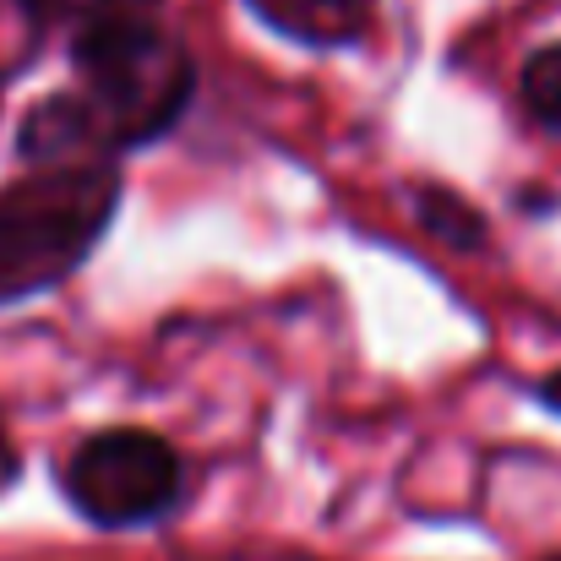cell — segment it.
<instances>
[{"instance_id": "cell-6", "label": "cell", "mask_w": 561, "mask_h": 561, "mask_svg": "<svg viewBox=\"0 0 561 561\" xmlns=\"http://www.w3.org/2000/svg\"><path fill=\"white\" fill-rule=\"evenodd\" d=\"M420 224L436 234V240H447V245H480V218L453 196V191H420Z\"/></svg>"}, {"instance_id": "cell-4", "label": "cell", "mask_w": 561, "mask_h": 561, "mask_svg": "<svg viewBox=\"0 0 561 561\" xmlns=\"http://www.w3.org/2000/svg\"><path fill=\"white\" fill-rule=\"evenodd\" d=\"M262 22L300 44H350L371 22V0H251Z\"/></svg>"}, {"instance_id": "cell-5", "label": "cell", "mask_w": 561, "mask_h": 561, "mask_svg": "<svg viewBox=\"0 0 561 561\" xmlns=\"http://www.w3.org/2000/svg\"><path fill=\"white\" fill-rule=\"evenodd\" d=\"M524 104H529V115L546 131L561 137V44H546V49L529 55V66H524Z\"/></svg>"}, {"instance_id": "cell-3", "label": "cell", "mask_w": 561, "mask_h": 561, "mask_svg": "<svg viewBox=\"0 0 561 561\" xmlns=\"http://www.w3.org/2000/svg\"><path fill=\"white\" fill-rule=\"evenodd\" d=\"M60 485H66V496L82 518H93L104 529H126V524H148L164 507H175L181 458L170 453L164 436L115 425V431L88 436L66 458Z\"/></svg>"}, {"instance_id": "cell-2", "label": "cell", "mask_w": 561, "mask_h": 561, "mask_svg": "<svg viewBox=\"0 0 561 561\" xmlns=\"http://www.w3.org/2000/svg\"><path fill=\"white\" fill-rule=\"evenodd\" d=\"M121 186L110 170H49L0 191V300L60 284L104 234Z\"/></svg>"}, {"instance_id": "cell-8", "label": "cell", "mask_w": 561, "mask_h": 561, "mask_svg": "<svg viewBox=\"0 0 561 561\" xmlns=\"http://www.w3.org/2000/svg\"><path fill=\"white\" fill-rule=\"evenodd\" d=\"M540 392H546V398H551V403H557V409H561V376H551V381H546Z\"/></svg>"}, {"instance_id": "cell-7", "label": "cell", "mask_w": 561, "mask_h": 561, "mask_svg": "<svg viewBox=\"0 0 561 561\" xmlns=\"http://www.w3.org/2000/svg\"><path fill=\"white\" fill-rule=\"evenodd\" d=\"M16 480V447H11V436H5V425H0V491Z\"/></svg>"}, {"instance_id": "cell-1", "label": "cell", "mask_w": 561, "mask_h": 561, "mask_svg": "<svg viewBox=\"0 0 561 561\" xmlns=\"http://www.w3.org/2000/svg\"><path fill=\"white\" fill-rule=\"evenodd\" d=\"M66 11L93 148L159 137L191 99V55L159 27V0H71Z\"/></svg>"}, {"instance_id": "cell-9", "label": "cell", "mask_w": 561, "mask_h": 561, "mask_svg": "<svg viewBox=\"0 0 561 561\" xmlns=\"http://www.w3.org/2000/svg\"><path fill=\"white\" fill-rule=\"evenodd\" d=\"M557 561H561V557H557Z\"/></svg>"}]
</instances>
